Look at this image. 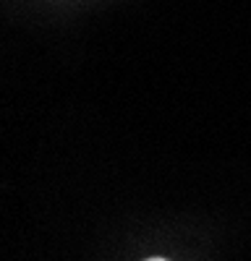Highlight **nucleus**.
<instances>
[{
	"mask_svg": "<svg viewBox=\"0 0 251 261\" xmlns=\"http://www.w3.org/2000/svg\"><path fill=\"white\" fill-rule=\"evenodd\" d=\"M146 261H167V258H146Z\"/></svg>",
	"mask_w": 251,
	"mask_h": 261,
	"instance_id": "nucleus-1",
	"label": "nucleus"
}]
</instances>
